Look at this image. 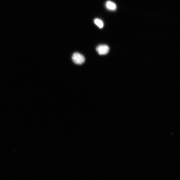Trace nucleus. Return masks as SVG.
Wrapping results in <instances>:
<instances>
[{"label":"nucleus","instance_id":"nucleus-1","mask_svg":"<svg viewBox=\"0 0 180 180\" xmlns=\"http://www.w3.org/2000/svg\"><path fill=\"white\" fill-rule=\"evenodd\" d=\"M72 59L75 64L81 65L83 64L85 61V56L79 52H75L72 56Z\"/></svg>","mask_w":180,"mask_h":180},{"label":"nucleus","instance_id":"nucleus-2","mask_svg":"<svg viewBox=\"0 0 180 180\" xmlns=\"http://www.w3.org/2000/svg\"><path fill=\"white\" fill-rule=\"evenodd\" d=\"M96 51L100 55H106L109 52L110 48L106 45H100L97 47Z\"/></svg>","mask_w":180,"mask_h":180},{"label":"nucleus","instance_id":"nucleus-3","mask_svg":"<svg viewBox=\"0 0 180 180\" xmlns=\"http://www.w3.org/2000/svg\"><path fill=\"white\" fill-rule=\"evenodd\" d=\"M106 6L108 9L110 10H114L117 8L116 4L110 1H108L106 2Z\"/></svg>","mask_w":180,"mask_h":180},{"label":"nucleus","instance_id":"nucleus-4","mask_svg":"<svg viewBox=\"0 0 180 180\" xmlns=\"http://www.w3.org/2000/svg\"><path fill=\"white\" fill-rule=\"evenodd\" d=\"M94 23L96 26L100 28H102L103 27L104 23L101 20L96 19L94 20Z\"/></svg>","mask_w":180,"mask_h":180}]
</instances>
